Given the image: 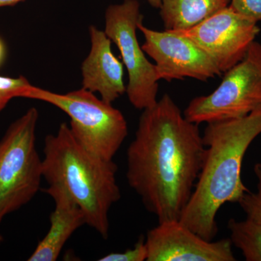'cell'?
<instances>
[{
	"label": "cell",
	"mask_w": 261,
	"mask_h": 261,
	"mask_svg": "<svg viewBox=\"0 0 261 261\" xmlns=\"http://www.w3.org/2000/svg\"><path fill=\"white\" fill-rule=\"evenodd\" d=\"M198 125L165 94L143 110L126 152V179L159 223L178 221L205 161Z\"/></svg>",
	"instance_id": "cell-1"
},
{
	"label": "cell",
	"mask_w": 261,
	"mask_h": 261,
	"mask_svg": "<svg viewBox=\"0 0 261 261\" xmlns=\"http://www.w3.org/2000/svg\"><path fill=\"white\" fill-rule=\"evenodd\" d=\"M261 134V108L246 116L207 123L205 161L191 197L178 221L201 238L217 235L216 216L226 202H238L249 190L241 178L245 154Z\"/></svg>",
	"instance_id": "cell-2"
},
{
	"label": "cell",
	"mask_w": 261,
	"mask_h": 261,
	"mask_svg": "<svg viewBox=\"0 0 261 261\" xmlns=\"http://www.w3.org/2000/svg\"><path fill=\"white\" fill-rule=\"evenodd\" d=\"M43 178L65 187L86 218V224L103 239L109 236V212L121 199L113 161L94 155L78 143L66 123L44 140Z\"/></svg>",
	"instance_id": "cell-3"
},
{
	"label": "cell",
	"mask_w": 261,
	"mask_h": 261,
	"mask_svg": "<svg viewBox=\"0 0 261 261\" xmlns=\"http://www.w3.org/2000/svg\"><path fill=\"white\" fill-rule=\"evenodd\" d=\"M25 98L49 103L66 113L75 140L105 161H113L128 135L123 113L83 87L62 94L32 86Z\"/></svg>",
	"instance_id": "cell-4"
},
{
	"label": "cell",
	"mask_w": 261,
	"mask_h": 261,
	"mask_svg": "<svg viewBox=\"0 0 261 261\" xmlns=\"http://www.w3.org/2000/svg\"><path fill=\"white\" fill-rule=\"evenodd\" d=\"M39 112L31 108L0 141V223L28 203L40 189L42 160L36 146Z\"/></svg>",
	"instance_id": "cell-5"
},
{
	"label": "cell",
	"mask_w": 261,
	"mask_h": 261,
	"mask_svg": "<svg viewBox=\"0 0 261 261\" xmlns=\"http://www.w3.org/2000/svg\"><path fill=\"white\" fill-rule=\"evenodd\" d=\"M219 87L189 103L184 115L192 123L246 116L261 108V44L254 41L242 61L225 72Z\"/></svg>",
	"instance_id": "cell-6"
},
{
	"label": "cell",
	"mask_w": 261,
	"mask_h": 261,
	"mask_svg": "<svg viewBox=\"0 0 261 261\" xmlns=\"http://www.w3.org/2000/svg\"><path fill=\"white\" fill-rule=\"evenodd\" d=\"M106 32L116 44L122 63L128 72L126 94L130 104L138 110L147 109L157 102L159 80L155 65L146 58L137 40V30L143 21L138 0H123L108 6L105 15Z\"/></svg>",
	"instance_id": "cell-7"
},
{
	"label": "cell",
	"mask_w": 261,
	"mask_h": 261,
	"mask_svg": "<svg viewBox=\"0 0 261 261\" xmlns=\"http://www.w3.org/2000/svg\"><path fill=\"white\" fill-rule=\"evenodd\" d=\"M138 29L145 39L142 49L155 63L159 81L190 78L207 82L222 74L214 60L189 38L174 31L147 28L142 22Z\"/></svg>",
	"instance_id": "cell-8"
},
{
	"label": "cell",
	"mask_w": 261,
	"mask_h": 261,
	"mask_svg": "<svg viewBox=\"0 0 261 261\" xmlns=\"http://www.w3.org/2000/svg\"><path fill=\"white\" fill-rule=\"evenodd\" d=\"M174 32L205 51L223 73L242 61L260 28L228 5L192 28Z\"/></svg>",
	"instance_id": "cell-9"
},
{
	"label": "cell",
	"mask_w": 261,
	"mask_h": 261,
	"mask_svg": "<svg viewBox=\"0 0 261 261\" xmlns=\"http://www.w3.org/2000/svg\"><path fill=\"white\" fill-rule=\"evenodd\" d=\"M147 261H235L229 239L208 241L179 221L159 223L145 238Z\"/></svg>",
	"instance_id": "cell-10"
},
{
	"label": "cell",
	"mask_w": 261,
	"mask_h": 261,
	"mask_svg": "<svg viewBox=\"0 0 261 261\" xmlns=\"http://www.w3.org/2000/svg\"><path fill=\"white\" fill-rule=\"evenodd\" d=\"M91 49L82 63V87L99 92L101 99L112 103L126 92L124 65L114 56L112 41L106 32L94 25L89 27Z\"/></svg>",
	"instance_id": "cell-11"
},
{
	"label": "cell",
	"mask_w": 261,
	"mask_h": 261,
	"mask_svg": "<svg viewBox=\"0 0 261 261\" xmlns=\"http://www.w3.org/2000/svg\"><path fill=\"white\" fill-rule=\"evenodd\" d=\"M44 192L53 197L56 207L50 216V228L29 261L56 260L68 239L86 224L83 211L64 187L53 184Z\"/></svg>",
	"instance_id": "cell-12"
},
{
	"label": "cell",
	"mask_w": 261,
	"mask_h": 261,
	"mask_svg": "<svg viewBox=\"0 0 261 261\" xmlns=\"http://www.w3.org/2000/svg\"><path fill=\"white\" fill-rule=\"evenodd\" d=\"M229 4L230 0H162L160 15L167 30H187Z\"/></svg>",
	"instance_id": "cell-13"
},
{
	"label": "cell",
	"mask_w": 261,
	"mask_h": 261,
	"mask_svg": "<svg viewBox=\"0 0 261 261\" xmlns=\"http://www.w3.org/2000/svg\"><path fill=\"white\" fill-rule=\"evenodd\" d=\"M231 243L240 249L247 261H261V224L252 220L228 222Z\"/></svg>",
	"instance_id": "cell-14"
},
{
	"label": "cell",
	"mask_w": 261,
	"mask_h": 261,
	"mask_svg": "<svg viewBox=\"0 0 261 261\" xmlns=\"http://www.w3.org/2000/svg\"><path fill=\"white\" fill-rule=\"evenodd\" d=\"M32 86L24 76L11 78L0 75V112L13 98H25Z\"/></svg>",
	"instance_id": "cell-15"
},
{
	"label": "cell",
	"mask_w": 261,
	"mask_h": 261,
	"mask_svg": "<svg viewBox=\"0 0 261 261\" xmlns=\"http://www.w3.org/2000/svg\"><path fill=\"white\" fill-rule=\"evenodd\" d=\"M254 172L257 178L256 192H245L238 203L247 215V219L261 224V163L254 166Z\"/></svg>",
	"instance_id": "cell-16"
},
{
	"label": "cell",
	"mask_w": 261,
	"mask_h": 261,
	"mask_svg": "<svg viewBox=\"0 0 261 261\" xmlns=\"http://www.w3.org/2000/svg\"><path fill=\"white\" fill-rule=\"evenodd\" d=\"M147 245L145 237L143 235L139 238L133 248L128 249L123 252H112L99 259V261H147Z\"/></svg>",
	"instance_id": "cell-17"
},
{
	"label": "cell",
	"mask_w": 261,
	"mask_h": 261,
	"mask_svg": "<svg viewBox=\"0 0 261 261\" xmlns=\"http://www.w3.org/2000/svg\"><path fill=\"white\" fill-rule=\"evenodd\" d=\"M229 7L257 23L261 20V0H230Z\"/></svg>",
	"instance_id": "cell-18"
},
{
	"label": "cell",
	"mask_w": 261,
	"mask_h": 261,
	"mask_svg": "<svg viewBox=\"0 0 261 261\" xmlns=\"http://www.w3.org/2000/svg\"><path fill=\"white\" fill-rule=\"evenodd\" d=\"M24 0H0V8L2 7L12 6L23 2Z\"/></svg>",
	"instance_id": "cell-19"
},
{
	"label": "cell",
	"mask_w": 261,
	"mask_h": 261,
	"mask_svg": "<svg viewBox=\"0 0 261 261\" xmlns=\"http://www.w3.org/2000/svg\"><path fill=\"white\" fill-rule=\"evenodd\" d=\"M146 1H147V3H149V5L152 6V8L159 9V8H161V1H162V0H146Z\"/></svg>",
	"instance_id": "cell-20"
},
{
	"label": "cell",
	"mask_w": 261,
	"mask_h": 261,
	"mask_svg": "<svg viewBox=\"0 0 261 261\" xmlns=\"http://www.w3.org/2000/svg\"><path fill=\"white\" fill-rule=\"evenodd\" d=\"M5 57V47L1 39H0V65L3 63V60H4Z\"/></svg>",
	"instance_id": "cell-21"
},
{
	"label": "cell",
	"mask_w": 261,
	"mask_h": 261,
	"mask_svg": "<svg viewBox=\"0 0 261 261\" xmlns=\"http://www.w3.org/2000/svg\"><path fill=\"white\" fill-rule=\"evenodd\" d=\"M3 237H2L1 233H0V245H1L2 242H3Z\"/></svg>",
	"instance_id": "cell-22"
}]
</instances>
